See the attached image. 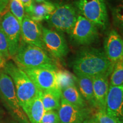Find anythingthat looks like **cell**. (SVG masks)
<instances>
[{
    "label": "cell",
    "mask_w": 123,
    "mask_h": 123,
    "mask_svg": "<svg viewBox=\"0 0 123 123\" xmlns=\"http://www.w3.org/2000/svg\"><path fill=\"white\" fill-rule=\"evenodd\" d=\"M112 14L115 26L123 32V4L115 6L112 9Z\"/></svg>",
    "instance_id": "obj_24"
},
{
    "label": "cell",
    "mask_w": 123,
    "mask_h": 123,
    "mask_svg": "<svg viewBox=\"0 0 123 123\" xmlns=\"http://www.w3.org/2000/svg\"><path fill=\"white\" fill-rule=\"evenodd\" d=\"M104 53L113 64L123 61V38L115 30L110 31L104 43Z\"/></svg>",
    "instance_id": "obj_14"
},
{
    "label": "cell",
    "mask_w": 123,
    "mask_h": 123,
    "mask_svg": "<svg viewBox=\"0 0 123 123\" xmlns=\"http://www.w3.org/2000/svg\"><path fill=\"white\" fill-rule=\"evenodd\" d=\"M69 34L74 43L79 46L90 45L98 39V27L82 15L78 14Z\"/></svg>",
    "instance_id": "obj_8"
},
{
    "label": "cell",
    "mask_w": 123,
    "mask_h": 123,
    "mask_svg": "<svg viewBox=\"0 0 123 123\" xmlns=\"http://www.w3.org/2000/svg\"><path fill=\"white\" fill-rule=\"evenodd\" d=\"M56 83L61 92L64 89L77 84L76 76L66 70H58L56 71Z\"/></svg>",
    "instance_id": "obj_21"
},
{
    "label": "cell",
    "mask_w": 123,
    "mask_h": 123,
    "mask_svg": "<svg viewBox=\"0 0 123 123\" xmlns=\"http://www.w3.org/2000/svg\"><path fill=\"white\" fill-rule=\"evenodd\" d=\"M95 117L99 123H117L114 119L107 115L105 111L98 110L95 114Z\"/></svg>",
    "instance_id": "obj_27"
},
{
    "label": "cell",
    "mask_w": 123,
    "mask_h": 123,
    "mask_svg": "<svg viewBox=\"0 0 123 123\" xmlns=\"http://www.w3.org/2000/svg\"><path fill=\"white\" fill-rule=\"evenodd\" d=\"M24 6L26 14L28 13L31 9L34 4L33 0H18Z\"/></svg>",
    "instance_id": "obj_28"
},
{
    "label": "cell",
    "mask_w": 123,
    "mask_h": 123,
    "mask_svg": "<svg viewBox=\"0 0 123 123\" xmlns=\"http://www.w3.org/2000/svg\"><path fill=\"white\" fill-rule=\"evenodd\" d=\"M41 99L45 112L49 111H58L59 110L61 105V92L53 91L42 92Z\"/></svg>",
    "instance_id": "obj_20"
},
{
    "label": "cell",
    "mask_w": 123,
    "mask_h": 123,
    "mask_svg": "<svg viewBox=\"0 0 123 123\" xmlns=\"http://www.w3.org/2000/svg\"><path fill=\"white\" fill-rule=\"evenodd\" d=\"M41 93L42 92L39 91L33 100L22 107L30 123H41L45 112L41 99Z\"/></svg>",
    "instance_id": "obj_16"
},
{
    "label": "cell",
    "mask_w": 123,
    "mask_h": 123,
    "mask_svg": "<svg viewBox=\"0 0 123 123\" xmlns=\"http://www.w3.org/2000/svg\"><path fill=\"white\" fill-rule=\"evenodd\" d=\"M75 6L80 15L98 28H107L108 17L104 0H75Z\"/></svg>",
    "instance_id": "obj_5"
},
{
    "label": "cell",
    "mask_w": 123,
    "mask_h": 123,
    "mask_svg": "<svg viewBox=\"0 0 123 123\" xmlns=\"http://www.w3.org/2000/svg\"><path fill=\"white\" fill-rule=\"evenodd\" d=\"M0 26L8 42L10 57L13 58L21 42V25L11 12L7 11L0 17Z\"/></svg>",
    "instance_id": "obj_9"
},
{
    "label": "cell",
    "mask_w": 123,
    "mask_h": 123,
    "mask_svg": "<svg viewBox=\"0 0 123 123\" xmlns=\"http://www.w3.org/2000/svg\"><path fill=\"white\" fill-rule=\"evenodd\" d=\"M0 99L14 120L17 123H29L19 104L13 80L3 68H0Z\"/></svg>",
    "instance_id": "obj_4"
},
{
    "label": "cell",
    "mask_w": 123,
    "mask_h": 123,
    "mask_svg": "<svg viewBox=\"0 0 123 123\" xmlns=\"http://www.w3.org/2000/svg\"><path fill=\"white\" fill-rule=\"evenodd\" d=\"M56 7V3L46 1L41 3H34L28 13L26 14L29 18L40 22L43 20L47 21L51 14L53 13Z\"/></svg>",
    "instance_id": "obj_17"
},
{
    "label": "cell",
    "mask_w": 123,
    "mask_h": 123,
    "mask_svg": "<svg viewBox=\"0 0 123 123\" xmlns=\"http://www.w3.org/2000/svg\"><path fill=\"white\" fill-rule=\"evenodd\" d=\"M9 4L10 12L17 18L21 26L23 19L26 15L24 6L18 0H10Z\"/></svg>",
    "instance_id": "obj_23"
},
{
    "label": "cell",
    "mask_w": 123,
    "mask_h": 123,
    "mask_svg": "<svg viewBox=\"0 0 123 123\" xmlns=\"http://www.w3.org/2000/svg\"><path fill=\"white\" fill-rule=\"evenodd\" d=\"M21 40L26 43L44 50L42 41V26L26 15L21 26Z\"/></svg>",
    "instance_id": "obj_12"
},
{
    "label": "cell",
    "mask_w": 123,
    "mask_h": 123,
    "mask_svg": "<svg viewBox=\"0 0 123 123\" xmlns=\"http://www.w3.org/2000/svg\"><path fill=\"white\" fill-rule=\"evenodd\" d=\"M106 112L117 123H123V84L110 86L106 100Z\"/></svg>",
    "instance_id": "obj_11"
},
{
    "label": "cell",
    "mask_w": 123,
    "mask_h": 123,
    "mask_svg": "<svg viewBox=\"0 0 123 123\" xmlns=\"http://www.w3.org/2000/svg\"><path fill=\"white\" fill-rule=\"evenodd\" d=\"M15 63L21 68H33L39 67H57L44 49L26 43L21 40L19 49L13 57Z\"/></svg>",
    "instance_id": "obj_3"
},
{
    "label": "cell",
    "mask_w": 123,
    "mask_h": 123,
    "mask_svg": "<svg viewBox=\"0 0 123 123\" xmlns=\"http://www.w3.org/2000/svg\"><path fill=\"white\" fill-rule=\"evenodd\" d=\"M5 62L6 61L4 59V58L2 57V55L0 54V68H2L4 67Z\"/></svg>",
    "instance_id": "obj_31"
},
{
    "label": "cell",
    "mask_w": 123,
    "mask_h": 123,
    "mask_svg": "<svg viewBox=\"0 0 123 123\" xmlns=\"http://www.w3.org/2000/svg\"><path fill=\"white\" fill-rule=\"evenodd\" d=\"M42 41L44 50L53 57L62 59L68 53V47L63 35L57 31L42 26Z\"/></svg>",
    "instance_id": "obj_10"
},
{
    "label": "cell",
    "mask_w": 123,
    "mask_h": 123,
    "mask_svg": "<svg viewBox=\"0 0 123 123\" xmlns=\"http://www.w3.org/2000/svg\"><path fill=\"white\" fill-rule=\"evenodd\" d=\"M113 66L103 50L92 47L79 51L73 62V69L76 76L91 78L111 74Z\"/></svg>",
    "instance_id": "obj_1"
},
{
    "label": "cell",
    "mask_w": 123,
    "mask_h": 123,
    "mask_svg": "<svg viewBox=\"0 0 123 123\" xmlns=\"http://www.w3.org/2000/svg\"><path fill=\"white\" fill-rule=\"evenodd\" d=\"M58 113L60 123H83L90 116V111L87 108L78 107L61 98Z\"/></svg>",
    "instance_id": "obj_13"
},
{
    "label": "cell",
    "mask_w": 123,
    "mask_h": 123,
    "mask_svg": "<svg viewBox=\"0 0 123 123\" xmlns=\"http://www.w3.org/2000/svg\"><path fill=\"white\" fill-rule=\"evenodd\" d=\"M22 69L40 91H53L61 93L56 83V71L58 70L57 67L46 66Z\"/></svg>",
    "instance_id": "obj_7"
},
{
    "label": "cell",
    "mask_w": 123,
    "mask_h": 123,
    "mask_svg": "<svg viewBox=\"0 0 123 123\" xmlns=\"http://www.w3.org/2000/svg\"><path fill=\"white\" fill-rule=\"evenodd\" d=\"M0 114H1V110H0Z\"/></svg>",
    "instance_id": "obj_35"
},
{
    "label": "cell",
    "mask_w": 123,
    "mask_h": 123,
    "mask_svg": "<svg viewBox=\"0 0 123 123\" xmlns=\"http://www.w3.org/2000/svg\"><path fill=\"white\" fill-rule=\"evenodd\" d=\"M0 123H17L15 120H12L9 119H4L0 120Z\"/></svg>",
    "instance_id": "obj_32"
},
{
    "label": "cell",
    "mask_w": 123,
    "mask_h": 123,
    "mask_svg": "<svg viewBox=\"0 0 123 123\" xmlns=\"http://www.w3.org/2000/svg\"><path fill=\"white\" fill-rule=\"evenodd\" d=\"M76 78L79 91L84 100L87 101L92 107L97 108L93 93L92 78L85 76H76Z\"/></svg>",
    "instance_id": "obj_18"
},
{
    "label": "cell",
    "mask_w": 123,
    "mask_h": 123,
    "mask_svg": "<svg viewBox=\"0 0 123 123\" xmlns=\"http://www.w3.org/2000/svg\"><path fill=\"white\" fill-rule=\"evenodd\" d=\"M83 123H99L98 122V120L95 117V116H89L88 118H87L85 120L83 121Z\"/></svg>",
    "instance_id": "obj_30"
},
{
    "label": "cell",
    "mask_w": 123,
    "mask_h": 123,
    "mask_svg": "<svg viewBox=\"0 0 123 123\" xmlns=\"http://www.w3.org/2000/svg\"><path fill=\"white\" fill-rule=\"evenodd\" d=\"M10 2V0H0V16L4 13Z\"/></svg>",
    "instance_id": "obj_29"
},
{
    "label": "cell",
    "mask_w": 123,
    "mask_h": 123,
    "mask_svg": "<svg viewBox=\"0 0 123 123\" xmlns=\"http://www.w3.org/2000/svg\"><path fill=\"white\" fill-rule=\"evenodd\" d=\"M41 123H60L57 111H49L44 112Z\"/></svg>",
    "instance_id": "obj_26"
},
{
    "label": "cell",
    "mask_w": 123,
    "mask_h": 123,
    "mask_svg": "<svg viewBox=\"0 0 123 123\" xmlns=\"http://www.w3.org/2000/svg\"><path fill=\"white\" fill-rule=\"evenodd\" d=\"M77 11L70 4H56L55 10L47 20L49 26L58 32L68 34L73 29L78 17Z\"/></svg>",
    "instance_id": "obj_6"
},
{
    "label": "cell",
    "mask_w": 123,
    "mask_h": 123,
    "mask_svg": "<svg viewBox=\"0 0 123 123\" xmlns=\"http://www.w3.org/2000/svg\"><path fill=\"white\" fill-rule=\"evenodd\" d=\"M3 69L11 77L21 108L33 100L39 91L26 73L13 62L6 61Z\"/></svg>",
    "instance_id": "obj_2"
},
{
    "label": "cell",
    "mask_w": 123,
    "mask_h": 123,
    "mask_svg": "<svg viewBox=\"0 0 123 123\" xmlns=\"http://www.w3.org/2000/svg\"><path fill=\"white\" fill-rule=\"evenodd\" d=\"M123 84V61L116 63L111 74L110 86H118Z\"/></svg>",
    "instance_id": "obj_22"
},
{
    "label": "cell",
    "mask_w": 123,
    "mask_h": 123,
    "mask_svg": "<svg viewBox=\"0 0 123 123\" xmlns=\"http://www.w3.org/2000/svg\"><path fill=\"white\" fill-rule=\"evenodd\" d=\"M122 37L123 38V32H122Z\"/></svg>",
    "instance_id": "obj_34"
},
{
    "label": "cell",
    "mask_w": 123,
    "mask_h": 123,
    "mask_svg": "<svg viewBox=\"0 0 123 123\" xmlns=\"http://www.w3.org/2000/svg\"><path fill=\"white\" fill-rule=\"evenodd\" d=\"M46 1H50V0H33V2L34 3H41Z\"/></svg>",
    "instance_id": "obj_33"
},
{
    "label": "cell",
    "mask_w": 123,
    "mask_h": 123,
    "mask_svg": "<svg viewBox=\"0 0 123 123\" xmlns=\"http://www.w3.org/2000/svg\"><path fill=\"white\" fill-rule=\"evenodd\" d=\"M110 73L98 75L92 78L93 93L96 107L99 110L106 111V100L108 92V76Z\"/></svg>",
    "instance_id": "obj_15"
},
{
    "label": "cell",
    "mask_w": 123,
    "mask_h": 123,
    "mask_svg": "<svg viewBox=\"0 0 123 123\" xmlns=\"http://www.w3.org/2000/svg\"><path fill=\"white\" fill-rule=\"evenodd\" d=\"M0 54L6 61L10 58L9 51V45L5 35L0 26Z\"/></svg>",
    "instance_id": "obj_25"
},
{
    "label": "cell",
    "mask_w": 123,
    "mask_h": 123,
    "mask_svg": "<svg viewBox=\"0 0 123 123\" xmlns=\"http://www.w3.org/2000/svg\"><path fill=\"white\" fill-rule=\"evenodd\" d=\"M61 98L78 107L81 108H87L86 101L76 86H71L63 90L61 92Z\"/></svg>",
    "instance_id": "obj_19"
}]
</instances>
